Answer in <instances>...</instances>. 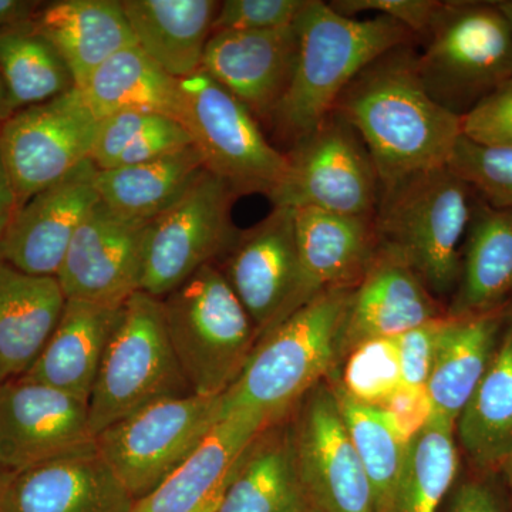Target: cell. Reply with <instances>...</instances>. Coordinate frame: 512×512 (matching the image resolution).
Segmentation results:
<instances>
[{
	"label": "cell",
	"instance_id": "obj_1",
	"mask_svg": "<svg viewBox=\"0 0 512 512\" xmlns=\"http://www.w3.org/2000/svg\"><path fill=\"white\" fill-rule=\"evenodd\" d=\"M416 62L410 45L390 50L346 87L333 110L362 138L380 192L447 167L463 136L461 117L427 93Z\"/></svg>",
	"mask_w": 512,
	"mask_h": 512
},
{
	"label": "cell",
	"instance_id": "obj_2",
	"mask_svg": "<svg viewBox=\"0 0 512 512\" xmlns=\"http://www.w3.org/2000/svg\"><path fill=\"white\" fill-rule=\"evenodd\" d=\"M355 286L320 293L266 332L222 394L220 420L239 414L268 426L288 416L342 355Z\"/></svg>",
	"mask_w": 512,
	"mask_h": 512
},
{
	"label": "cell",
	"instance_id": "obj_3",
	"mask_svg": "<svg viewBox=\"0 0 512 512\" xmlns=\"http://www.w3.org/2000/svg\"><path fill=\"white\" fill-rule=\"evenodd\" d=\"M295 29V70L271 119L291 147L328 119L346 87L369 64L417 37L396 20L349 18L320 0H309Z\"/></svg>",
	"mask_w": 512,
	"mask_h": 512
},
{
	"label": "cell",
	"instance_id": "obj_4",
	"mask_svg": "<svg viewBox=\"0 0 512 512\" xmlns=\"http://www.w3.org/2000/svg\"><path fill=\"white\" fill-rule=\"evenodd\" d=\"M474 201L473 188L448 167L413 175L380 192L377 244L402 256L434 296H453Z\"/></svg>",
	"mask_w": 512,
	"mask_h": 512
},
{
	"label": "cell",
	"instance_id": "obj_5",
	"mask_svg": "<svg viewBox=\"0 0 512 512\" xmlns=\"http://www.w3.org/2000/svg\"><path fill=\"white\" fill-rule=\"evenodd\" d=\"M160 301L168 339L192 393L222 396L259 340L224 272L205 265Z\"/></svg>",
	"mask_w": 512,
	"mask_h": 512
},
{
	"label": "cell",
	"instance_id": "obj_6",
	"mask_svg": "<svg viewBox=\"0 0 512 512\" xmlns=\"http://www.w3.org/2000/svg\"><path fill=\"white\" fill-rule=\"evenodd\" d=\"M424 37L421 83L457 116L512 79V32L494 2H443Z\"/></svg>",
	"mask_w": 512,
	"mask_h": 512
},
{
	"label": "cell",
	"instance_id": "obj_7",
	"mask_svg": "<svg viewBox=\"0 0 512 512\" xmlns=\"http://www.w3.org/2000/svg\"><path fill=\"white\" fill-rule=\"evenodd\" d=\"M187 394L161 301L138 291L121 309L87 403L94 437L150 404Z\"/></svg>",
	"mask_w": 512,
	"mask_h": 512
},
{
	"label": "cell",
	"instance_id": "obj_8",
	"mask_svg": "<svg viewBox=\"0 0 512 512\" xmlns=\"http://www.w3.org/2000/svg\"><path fill=\"white\" fill-rule=\"evenodd\" d=\"M180 123L200 151L205 170L235 194H265L281 183L288 158L266 140L258 121L207 73L178 79Z\"/></svg>",
	"mask_w": 512,
	"mask_h": 512
},
{
	"label": "cell",
	"instance_id": "obj_9",
	"mask_svg": "<svg viewBox=\"0 0 512 512\" xmlns=\"http://www.w3.org/2000/svg\"><path fill=\"white\" fill-rule=\"evenodd\" d=\"M220 416L221 396L173 397L101 431L96 447L136 503L200 447Z\"/></svg>",
	"mask_w": 512,
	"mask_h": 512
},
{
	"label": "cell",
	"instance_id": "obj_10",
	"mask_svg": "<svg viewBox=\"0 0 512 512\" xmlns=\"http://www.w3.org/2000/svg\"><path fill=\"white\" fill-rule=\"evenodd\" d=\"M285 154L284 177L268 195L274 207L375 217L380 198L375 165L362 138L338 114Z\"/></svg>",
	"mask_w": 512,
	"mask_h": 512
},
{
	"label": "cell",
	"instance_id": "obj_11",
	"mask_svg": "<svg viewBox=\"0 0 512 512\" xmlns=\"http://www.w3.org/2000/svg\"><path fill=\"white\" fill-rule=\"evenodd\" d=\"M237 198L205 170L180 200L148 222L141 291L164 298L228 252L238 237L231 217Z\"/></svg>",
	"mask_w": 512,
	"mask_h": 512
},
{
	"label": "cell",
	"instance_id": "obj_12",
	"mask_svg": "<svg viewBox=\"0 0 512 512\" xmlns=\"http://www.w3.org/2000/svg\"><path fill=\"white\" fill-rule=\"evenodd\" d=\"M100 121L77 87L16 111L0 124V160L15 191L18 210L37 192L90 160Z\"/></svg>",
	"mask_w": 512,
	"mask_h": 512
},
{
	"label": "cell",
	"instance_id": "obj_13",
	"mask_svg": "<svg viewBox=\"0 0 512 512\" xmlns=\"http://www.w3.org/2000/svg\"><path fill=\"white\" fill-rule=\"evenodd\" d=\"M291 420L299 471L318 512H376L372 487L346 429L335 390L316 384Z\"/></svg>",
	"mask_w": 512,
	"mask_h": 512
},
{
	"label": "cell",
	"instance_id": "obj_14",
	"mask_svg": "<svg viewBox=\"0 0 512 512\" xmlns=\"http://www.w3.org/2000/svg\"><path fill=\"white\" fill-rule=\"evenodd\" d=\"M83 400L26 376L0 386V468L16 473L92 446Z\"/></svg>",
	"mask_w": 512,
	"mask_h": 512
},
{
	"label": "cell",
	"instance_id": "obj_15",
	"mask_svg": "<svg viewBox=\"0 0 512 512\" xmlns=\"http://www.w3.org/2000/svg\"><path fill=\"white\" fill-rule=\"evenodd\" d=\"M147 227L100 200L74 234L56 276L66 299L123 306L141 291Z\"/></svg>",
	"mask_w": 512,
	"mask_h": 512
},
{
	"label": "cell",
	"instance_id": "obj_16",
	"mask_svg": "<svg viewBox=\"0 0 512 512\" xmlns=\"http://www.w3.org/2000/svg\"><path fill=\"white\" fill-rule=\"evenodd\" d=\"M225 278L254 322L259 339L292 313L298 284L293 210L274 207L228 249Z\"/></svg>",
	"mask_w": 512,
	"mask_h": 512
},
{
	"label": "cell",
	"instance_id": "obj_17",
	"mask_svg": "<svg viewBox=\"0 0 512 512\" xmlns=\"http://www.w3.org/2000/svg\"><path fill=\"white\" fill-rule=\"evenodd\" d=\"M96 175L84 161L26 201L0 238V259L26 274L57 276L74 234L100 202Z\"/></svg>",
	"mask_w": 512,
	"mask_h": 512
},
{
	"label": "cell",
	"instance_id": "obj_18",
	"mask_svg": "<svg viewBox=\"0 0 512 512\" xmlns=\"http://www.w3.org/2000/svg\"><path fill=\"white\" fill-rule=\"evenodd\" d=\"M134 500L92 446L5 474L0 512H131Z\"/></svg>",
	"mask_w": 512,
	"mask_h": 512
},
{
	"label": "cell",
	"instance_id": "obj_19",
	"mask_svg": "<svg viewBox=\"0 0 512 512\" xmlns=\"http://www.w3.org/2000/svg\"><path fill=\"white\" fill-rule=\"evenodd\" d=\"M296 56L295 25L266 32L221 30L208 40L201 70L255 119L271 120L291 83Z\"/></svg>",
	"mask_w": 512,
	"mask_h": 512
},
{
	"label": "cell",
	"instance_id": "obj_20",
	"mask_svg": "<svg viewBox=\"0 0 512 512\" xmlns=\"http://www.w3.org/2000/svg\"><path fill=\"white\" fill-rule=\"evenodd\" d=\"M441 316L446 315L412 266L379 245L350 296L343 352L365 340L396 338Z\"/></svg>",
	"mask_w": 512,
	"mask_h": 512
},
{
	"label": "cell",
	"instance_id": "obj_21",
	"mask_svg": "<svg viewBox=\"0 0 512 512\" xmlns=\"http://www.w3.org/2000/svg\"><path fill=\"white\" fill-rule=\"evenodd\" d=\"M298 245V284L292 313L320 293L355 286L377 247L373 217L293 210Z\"/></svg>",
	"mask_w": 512,
	"mask_h": 512
},
{
	"label": "cell",
	"instance_id": "obj_22",
	"mask_svg": "<svg viewBox=\"0 0 512 512\" xmlns=\"http://www.w3.org/2000/svg\"><path fill=\"white\" fill-rule=\"evenodd\" d=\"M265 427L252 417H224L173 474L134 503L131 512L217 511L242 454Z\"/></svg>",
	"mask_w": 512,
	"mask_h": 512
},
{
	"label": "cell",
	"instance_id": "obj_23",
	"mask_svg": "<svg viewBox=\"0 0 512 512\" xmlns=\"http://www.w3.org/2000/svg\"><path fill=\"white\" fill-rule=\"evenodd\" d=\"M511 308L512 210L491 207L476 194L447 316L473 318Z\"/></svg>",
	"mask_w": 512,
	"mask_h": 512
},
{
	"label": "cell",
	"instance_id": "obj_24",
	"mask_svg": "<svg viewBox=\"0 0 512 512\" xmlns=\"http://www.w3.org/2000/svg\"><path fill=\"white\" fill-rule=\"evenodd\" d=\"M286 417L249 444L215 512H311Z\"/></svg>",
	"mask_w": 512,
	"mask_h": 512
},
{
	"label": "cell",
	"instance_id": "obj_25",
	"mask_svg": "<svg viewBox=\"0 0 512 512\" xmlns=\"http://www.w3.org/2000/svg\"><path fill=\"white\" fill-rule=\"evenodd\" d=\"M121 309L123 306L66 299L52 336L36 362L22 376L89 403Z\"/></svg>",
	"mask_w": 512,
	"mask_h": 512
},
{
	"label": "cell",
	"instance_id": "obj_26",
	"mask_svg": "<svg viewBox=\"0 0 512 512\" xmlns=\"http://www.w3.org/2000/svg\"><path fill=\"white\" fill-rule=\"evenodd\" d=\"M32 22L63 57L76 87L110 57L137 45L119 0L42 3Z\"/></svg>",
	"mask_w": 512,
	"mask_h": 512
},
{
	"label": "cell",
	"instance_id": "obj_27",
	"mask_svg": "<svg viewBox=\"0 0 512 512\" xmlns=\"http://www.w3.org/2000/svg\"><path fill=\"white\" fill-rule=\"evenodd\" d=\"M510 316L511 311L473 318L447 316L426 384L434 416L457 423L493 362Z\"/></svg>",
	"mask_w": 512,
	"mask_h": 512
},
{
	"label": "cell",
	"instance_id": "obj_28",
	"mask_svg": "<svg viewBox=\"0 0 512 512\" xmlns=\"http://www.w3.org/2000/svg\"><path fill=\"white\" fill-rule=\"evenodd\" d=\"M137 46L174 79L202 69L220 2L214 0H123Z\"/></svg>",
	"mask_w": 512,
	"mask_h": 512
},
{
	"label": "cell",
	"instance_id": "obj_29",
	"mask_svg": "<svg viewBox=\"0 0 512 512\" xmlns=\"http://www.w3.org/2000/svg\"><path fill=\"white\" fill-rule=\"evenodd\" d=\"M64 305L56 276L26 274L0 259V359L10 376L25 375L36 362Z\"/></svg>",
	"mask_w": 512,
	"mask_h": 512
},
{
	"label": "cell",
	"instance_id": "obj_30",
	"mask_svg": "<svg viewBox=\"0 0 512 512\" xmlns=\"http://www.w3.org/2000/svg\"><path fill=\"white\" fill-rule=\"evenodd\" d=\"M458 443L484 473L500 471L512 451V313L490 367L456 423Z\"/></svg>",
	"mask_w": 512,
	"mask_h": 512
},
{
	"label": "cell",
	"instance_id": "obj_31",
	"mask_svg": "<svg viewBox=\"0 0 512 512\" xmlns=\"http://www.w3.org/2000/svg\"><path fill=\"white\" fill-rule=\"evenodd\" d=\"M77 89L99 121L127 111L164 114L180 121L178 79L137 45L110 57Z\"/></svg>",
	"mask_w": 512,
	"mask_h": 512
},
{
	"label": "cell",
	"instance_id": "obj_32",
	"mask_svg": "<svg viewBox=\"0 0 512 512\" xmlns=\"http://www.w3.org/2000/svg\"><path fill=\"white\" fill-rule=\"evenodd\" d=\"M200 151L192 146L147 163L97 170L100 200L130 220L150 222L180 200L204 173Z\"/></svg>",
	"mask_w": 512,
	"mask_h": 512
},
{
	"label": "cell",
	"instance_id": "obj_33",
	"mask_svg": "<svg viewBox=\"0 0 512 512\" xmlns=\"http://www.w3.org/2000/svg\"><path fill=\"white\" fill-rule=\"evenodd\" d=\"M0 76L16 111L76 87L63 57L32 20L0 29Z\"/></svg>",
	"mask_w": 512,
	"mask_h": 512
},
{
	"label": "cell",
	"instance_id": "obj_34",
	"mask_svg": "<svg viewBox=\"0 0 512 512\" xmlns=\"http://www.w3.org/2000/svg\"><path fill=\"white\" fill-rule=\"evenodd\" d=\"M457 471L456 424L433 414L407 444L389 512H437Z\"/></svg>",
	"mask_w": 512,
	"mask_h": 512
},
{
	"label": "cell",
	"instance_id": "obj_35",
	"mask_svg": "<svg viewBox=\"0 0 512 512\" xmlns=\"http://www.w3.org/2000/svg\"><path fill=\"white\" fill-rule=\"evenodd\" d=\"M192 146L187 128L173 117L143 111L100 121L90 161L99 171L147 163Z\"/></svg>",
	"mask_w": 512,
	"mask_h": 512
},
{
	"label": "cell",
	"instance_id": "obj_36",
	"mask_svg": "<svg viewBox=\"0 0 512 512\" xmlns=\"http://www.w3.org/2000/svg\"><path fill=\"white\" fill-rule=\"evenodd\" d=\"M335 393L350 440L369 478L376 512H389L407 444L397 436L382 409L356 402L339 387Z\"/></svg>",
	"mask_w": 512,
	"mask_h": 512
},
{
	"label": "cell",
	"instance_id": "obj_37",
	"mask_svg": "<svg viewBox=\"0 0 512 512\" xmlns=\"http://www.w3.org/2000/svg\"><path fill=\"white\" fill-rule=\"evenodd\" d=\"M402 384L396 339L376 338L349 350L339 389L356 402L382 407Z\"/></svg>",
	"mask_w": 512,
	"mask_h": 512
},
{
	"label": "cell",
	"instance_id": "obj_38",
	"mask_svg": "<svg viewBox=\"0 0 512 512\" xmlns=\"http://www.w3.org/2000/svg\"><path fill=\"white\" fill-rule=\"evenodd\" d=\"M447 167L491 207L512 210V148L461 136Z\"/></svg>",
	"mask_w": 512,
	"mask_h": 512
},
{
	"label": "cell",
	"instance_id": "obj_39",
	"mask_svg": "<svg viewBox=\"0 0 512 512\" xmlns=\"http://www.w3.org/2000/svg\"><path fill=\"white\" fill-rule=\"evenodd\" d=\"M309 0H225L215 15L212 33L221 30L266 32L291 28Z\"/></svg>",
	"mask_w": 512,
	"mask_h": 512
},
{
	"label": "cell",
	"instance_id": "obj_40",
	"mask_svg": "<svg viewBox=\"0 0 512 512\" xmlns=\"http://www.w3.org/2000/svg\"><path fill=\"white\" fill-rule=\"evenodd\" d=\"M461 124L470 140L512 148V79L464 114Z\"/></svg>",
	"mask_w": 512,
	"mask_h": 512
},
{
	"label": "cell",
	"instance_id": "obj_41",
	"mask_svg": "<svg viewBox=\"0 0 512 512\" xmlns=\"http://www.w3.org/2000/svg\"><path fill=\"white\" fill-rule=\"evenodd\" d=\"M447 315L396 336L404 386L426 389Z\"/></svg>",
	"mask_w": 512,
	"mask_h": 512
},
{
	"label": "cell",
	"instance_id": "obj_42",
	"mask_svg": "<svg viewBox=\"0 0 512 512\" xmlns=\"http://www.w3.org/2000/svg\"><path fill=\"white\" fill-rule=\"evenodd\" d=\"M330 6L340 15L356 18L360 13L376 12L396 20L417 37L426 35L443 2L437 0H335Z\"/></svg>",
	"mask_w": 512,
	"mask_h": 512
},
{
	"label": "cell",
	"instance_id": "obj_43",
	"mask_svg": "<svg viewBox=\"0 0 512 512\" xmlns=\"http://www.w3.org/2000/svg\"><path fill=\"white\" fill-rule=\"evenodd\" d=\"M379 409L383 410L390 426L406 444L426 427L434 414L427 390L404 384Z\"/></svg>",
	"mask_w": 512,
	"mask_h": 512
},
{
	"label": "cell",
	"instance_id": "obj_44",
	"mask_svg": "<svg viewBox=\"0 0 512 512\" xmlns=\"http://www.w3.org/2000/svg\"><path fill=\"white\" fill-rule=\"evenodd\" d=\"M448 512H504L490 485L483 481H467L458 488Z\"/></svg>",
	"mask_w": 512,
	"mask_h": 512
},
{
	"label": "cell",
	"instance_id": "obj_45",
	"mask_svg": "<svg viewBox=\"0 0 512 512\" xmlns=\"http://www.w3.org/2000/svg\"><path fill=\"white\" fill-rule=\"evenodd\" d=\"M40 6L32 0H0V29L32 20Z\"/></svg>",
	"mask_w": 512,
	"mask_h": 512
},
{
	"label": "cell",
	"instance_id": "obj_46",
	"mask_svg": "<svg viewBox=\"0 0 512 512\" xmlns=\"http://www.w3.org/2000/svg\"><path fill=\"white\" fill-rule=\"evenodd\" d=\"M16 211H18V201H16L15 191L0 160V238L8 229Z\"/></svg>",
	"mask_w": 512,
	"mask_h": 512
},
{
	"label": "cell",
	"instance_id": "obj_47",
	"mask_svg": "<svg viewBox=\"0 0 512 512\" xmlns=\"http://www.w3.org/2000/svg\"><path fill=\"white\" fill-rule=\"evenodd\" d=\"M15 113V107H13L12 101L9 99L8 90H6L2 76H0V124L8 121Z\"/></svg>",
	"mask_w": 512,
	"mask_h": 512
},
{
	"label": "cell",
	"instance_id": "obj_48",
	"mask_svg": "<svg viewBox=\"0 0 512 512\" xmlns=\"http://www.w3.org/2000/svg\"><path fill=\"white\" fill-rule=\"evenodd\" d=\"M494 5L503 13L512 32V0H498V2H494Z\"/></svg>",
	"mask_w": 512,
	"mask_h": 512
},
{
	"label": "cell",
	"instance_id": "obj_49",
	"mask_svg": "<svg viewBox=\"0 0 512 512\" xmlns=\"http://www.w3.org/2000/svg\"><path fill=\"white\" fill-rule=\"evenodd\" d=\"M504 473L505 480H507L508 488H510L511 498H512V451L510 456L507 457V460L504 461L503 467L501 470Z\"/></svg>",
	"mask_w": 512,
	"mask_h": 512
},
{
	"label": "cell",
	"instance_id": "obj_50",
	"mask_svg": "<svg viewBox=\"0 0 512 512\" xmlns=\"http://www.w3.org/2000/svg\"><path fill=\"white\" fill-rule=\"evenodd\" d=\"M9 377L12 376H10L9 370L6 369L5 363H3L2 359H0V386H2V384L5 383Z\"/></svg>",
	"mask_w": 512,
	"mask_h": 512
},
{
	"label": "cell",
	"instance_id": "obj_51",
	"mask_svg": "<svg viewBox=\"0 0 512 512\" xmlns=\"http://www.w3.org/2000/svg\"><path fill=\"white\" fill-rule=\"evenodd\" d=\"M3 478H5V473H3L2 468H0V495H2Z\"/></svg>",
	"mask_w": 512,
	"mask_h": 512
},
{
	"label": "cell",
	"instance_id": "obj_52",
	"mask_svg": "<svg viewBox=\"0 0 512 512\" xmlns=\"http://www.w3.org/2000/svg\"><path fill=\"white\" fill-rule=\"evenodd\" d=\"M311 512H318V511H316L315 508H312Z\"/></svg>",
	"mask_w": 512,
	"mask_h": 512
},
{
	"label": "cell",
	"instance_id": "obj_53",
	"mask_svg": "<svg viewBox=\"0 0 512 512\" xmlns=\"http://www.w3.org/2000/svg\"><path fill=\"white\" fill-rule=\"evenodd\" d=\"M511 313H512V308H511Z\"/></svg>",
	"mask_w": 512,
	"mask_h": 512
}]
</instances>
